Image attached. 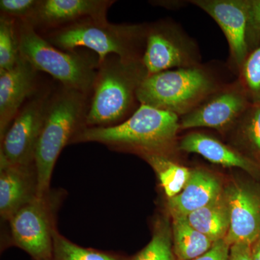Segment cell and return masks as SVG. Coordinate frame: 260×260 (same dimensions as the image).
I'll list each match as a JSON object with an SVG mask.
<instances>
[{
    "instance_id": "obj_1",
    "label": "cell",
    "mask_w": 260,
    "mask_h": 260,
    "mask_svg": "<svg viewBox=\"0 0 260 260\" xmlns=\"http://www.w3.org/2000/svg\"><path fill=\"white\" fill-rule=\"evenodd\" d=\"M90 99L75 89L54 86L34 157L39 198L50 192L51 176L63 148L86 126Z\"/></svg>"
},
{
    "instance_id": "obj_2",
    "label": "cell",
    "mask_w": 260,
    "mask_h": 260,
    "mask_svg": "<svg viewBox=\"0 0 260 260\" xmlns=\"http://www.w3.org/2000/svg\"><path fill=\"white\" fill-rule=\"evenodd\" d=\"M148 75L142 59H124L110 54L100 61L90 95L86 127H107L127 119L137 110L138 90Z\"/></svg>"
},
{
    "instance_id": "obj_3",
    "label": "cell",
    "mask_w": 260,
    "mask_h": 260,
    "mask_svg": "<svg viewBox=\"0 0 260 260\" xmlns=\"http://www.w3.org/2000/svg\"><path fill=\"white\" fill-rule=\"evenodd\" d=\"M179 116L140 104L125 121L107 127H86L75 136L73 143H97L113 150H129L140 154H168L178 131Z\"/></svg>"
},
{
    "instance_id": "obj_4",
    "label": "cell",
    "mask_w": 260,
    "mask_h": 260,
    "mask_svg": "<svg viewBox=\"0 0 260 260\" xmlns=\"http://www.w3.org/2000/svg\"><path fill=\"white\" fill-rule=\"evenodd\" d=\"M146 30L147 25L114 24L107 18H89L41 35L61 50L84 48L93 51L100 62L110 54L124 59H142Z\"/></svg>"
},
{
    "instance_id": "obj_5",
    "label": "cell",
    "mask_w": 260,
    "mask_h": 260,
    "mask_svg": "<svg viewBox=\"0 0 260 260\" xmlns=\"http://www.w3.org/2000/svg\"><path fill=\"white\" fill-rule=\"evenodd\" d=\"M17 21L20 56L39 72L50 75L66 88L91 95L99 59L88 51H68L47 42L30 24Z\"/></svg>"
},
{
    "instance_id": "obj_6",
    "label": "cell",
    "mask_w": 260,
    "mask_h": 260,
    "mask_svg": "<svg viewBox=\"0 0 260 260\" xmlns=\"http://www.w3.org/2000/svg\"><path fill=\"white\" fill-rule=\"evenodd\" d=\"M217 90L213 77L197 65L149 75L137 97L140 104L182 116Z\"/></svg>"
},
{
    "instance_id": "obj_7",
    "label": "cell",
    "mask_w": 260,
    "mask_h": 260,
    "mask_svg": "<svg viewBox=\"0 0 260 260\" xmlns=\"http://www.w3.org/2000/svg\"><path fill=\"white\" fill-rule=\"evenodd\" d=\"M60 194L48 193L22 207L8 220L10 242L34 260H51Z\"/></svg>"
},
{
    "instance_id": "obj_8",
    "label": "cell",
    "mask_w": 260,
    "mask_h": 260,
    "mask_svg": "<svg viewBox=\"0 0 260 260\" xmlns=\"http://www.w3.org/2000/svg\"><path fill=\"white\" fill-rule=\"evenodd\" d=\"M54 88L50 84L42 85L25 102L1 139L0 158L13 165H34L38 140Z\"/></svg>"
},
{
    "instance_id": "obj_9",
    "label": "cell",
    "mask_w": 260,
    "mask_h": 260,
    "mask_svg": "<svg viewBox=\"0 0 260 260\" xmlns=\"http://www.w3.org/2000/svg\"><path fill=\"white\" fill-rule=\"evenodd\" d=\"M142 62L148 75L198 65L194 45L164 22L147 25Z\"/></svg>"
},
{
    "instance_id": "obj_10",
    "label": "cell",
    "mask_w": 260,
    "mask_h": 260,
    "mask_svg": "<svg viewBox=\"0 0 260 260\" xmlns=\"http://www.w3.org/2000/svg\"><path fill=\"white\" fill-rule=\"evenodd\" d=\"M251 103L239 82L210 94L191 112L181 116L180 129L213 128L226 131L235 125Z\"/></svg>"
},
{
    "instance_id": "obj_11",
    "label": "cell",
    "mask_w": 260,
    "mask_h": 260,
    "mask_svg": "<svg viewBox=\"0 0 260 260\" xmlns=\"http://www.w3.org/2000/svg\"><path fill=\"white\" fill-rule=\"evenodd\" d=\"M258 181V180H257ZM239 181L224 189L230 214V227L225 241L252 245L260 237V183Z\"/></svg>"
},
{
    "instance_id": "obj_12",
    "label": "cell",
    "mask_w": 260,
    "mask_h": 260,
    "mask_svg": "<svg viewBox=\"0 0 260 260\" xmlns=\"http://www.w3.org/2000/svg\"><path fill=\"white\" fill-rule=\"evenodd\" d=\"M191 3L208 13L223 30L230 49L231 61L239 73L251 53L247 42L246 0H195Z\"/></svg>"
},
{
    "instance_id": "obj_13",
    "label": "cell",
    "mask_w": 260,
    "mask_h": 260,
    "mask_svg": "<svg viewBox=\"0 0 260 260\" xmlns=\"http://www.w3.org/2000/svg\"><path fill=\"white\" fill-rule=\"evenodd\" d=\"M114 3L112 0H39L34 14L25 22L42 34L83 19L107 18L108 10Z\"/></svg>"
},
{
    "instance_id": "obj_14",
    "label": "cell",
    "mask_w": 260,
    "mask_h": 260,
    "mask_svg": "<svg viewBox=\"0 0 260 260\" xmlns=\"http://www.w3.org/2000/svg\"><path fill=\"white\" fill-rule=\"evenodd\" d=\"M39 73L21 56L13 69L0 73V139L25 102L42 86Z\"/></svg>"
},
{
    "instance_id": "obj_15",
    "label": "cell",
    "mask_w": 260,
    "mask_h": 260,
    "mask_svg": "<svg viewBox=\"0 0 260 260\" xmlns=\"http://www.w3.org/2000/svg\"><path fill=\"white\" fill-rule=\"evenodd\" d=\"M38 197L35 166L10 164L0 158V215L8 220Z\"/></svg>"
},
{
    "instance_id": "obj_16",
    "label": "cell",
    "mask_w": 260,
    "mask_h": 260,
    "mask_svg": "<svg viewBox=\"0 0 260 260\" xmlns=\"http://www.w3.org/2000/svg\"><path fill=\"white\" fill-rule=\"evenodd\" d=\"M179 150L198 153L213 164L242 169L256 180H260V164L242 152L230 148L220 140L200 133H191L181 140Z\"/></svg>"
},
{
    "instance_id": "obj_17",
    "label": "cell",
    "mask_w": 260,
    "mask_h": 260,
    "mask_svg": "<svg viewBox=\"0 0 260 260\" xmlns=\"http://www.w3.org/2000/svg\"><path fill=\"white\" fill-rule=\"evenodd\" d=\"M223 189L218 178L211 173L191 169L190 177L183 190L168 200V210L172 217L187 216L216 199Z\"/></svg>"
},
{
    "instance_id": "obj_18",
    "label": "cell",
    "mask_w": 260,
    "mask_h": 260,
    "mask_svg": "<svg viewBox=\"0 0 260 260\" xmlns=\"http://www.w3.org/2000/svg\"><path fill=\"white\" fill-rule=\"evenodd\" d=\"M191 226L215 244L225 239L230 227V214L225 191L206 206L186 216Z\"/></svg>"
},
{
    "instance_id": "obj_19",
    "label": "cell",
    "mask_w": 260,
    "mask_h": 260,
    "mask_svg": "<svg viewBox=\"0 0 260 260\" xmlns=\"http://www.w3.org/2000/svg\"><path fill=\"white\" fill-rule=\"evenodd\" d=\"M173 249L176 260H192L203 255L214 243L194 229L186 217H172Z\"/></svg>"
},
{
    "instance_id": "obj_20",
    "label": "cell",
    "mask_w": 260,
    "mask_h": 260,
    "mask_svg": "<svg viewBox=\"0 0 260 260\" xmlns=\"http://www.w3.org/2000/svg\"><path fill=\"white\" fill-rule=\"evenodd\" d=\"M153 168L168 200L177 196L190 177L191 169L174 162L165 153H146L140 155Z\"/></svg>"
},
{
    "instance_id": "obj_21",
    "label": "cell",
    "mask_w": 260,
    "mask_h": 260,
    "mask_svg": "<svg viewBox=\"0 0 260 260\" xmlns=\"http://www.w3.org/2000/svg\"><path fill=\"white\" fill-rule=\"evenodd\" d=\"M236 124L244 155L260 164V104H251Z\"/></svg>"
},
{
    "instance_id": "obj_22",
    "label": "cell",
    "mask_w": 260,
    "mask_h": 260,
    "mask_svg": "<svg viewBox=\"0 0 260 260\" xmlns=\"http://www.w3.org/2000/svg\"><path fill=\"white\" fill-rule=\"evenodd\" d=\"M126 260H176L172 228L169 220L159 217L154 223L151 240L135 255Z\"/></svg>"
},
{
    "instance_id": "obj_23",
    "label": "cell",
    "mask_w": 260,
    "mask_h": 260,
    "mask_svg": "<svg viewBox=\"0 0 260 260\" xmlns=\"http://www.w3.org/2000/svg\"><path fill=\"white\" fill-rule=\"evenodd\" d=\"M51 260H126L116 253L85 248L72 242L56 229Z\"/></svg>"
},
{
    "instance_id": "obj_24",
    "label": "cell",
    "mask_w": 260,
    "mask_h": 260,
    "mask_svg": "<svg viewBox=\"0 0 260 260\" xmlns=\"http://www.w3.org/2000/svg\"><path fill=\"white\" fill-rule=\"evenodd\" d=\"M20 58L17 21L0 15V73L13 69Z\"/></svg>"
},
{
    "instance_id": "obj_25",
    "label": "cell",
    "mask_w": 260,
    "mask_h": 260,
    "mask_svg": "<svg viewBox=\"0 0 260 260\" xmlns=\"http://www.w3.org/2000/svg\"><path fill=\"white\" fill-rule=\"evenodd\" d=\"M239 74V83L251 104H260V47L249 54Z\"/></svg>"
},
{
    "instance_id": "obj_26",
    "label": "cell",
    "mask_w": 260,
    "mask_h": 260,
    "mask_svg": "<svg viewBox=\"0 0 260 260\" xmlns=\"http://www.w3.org/2000/svg\"><path fill=\"white\" fill-rule=\"evenodd\" d=\"M39 0H1V15L18 21H28L34 14Z\"/></svg>"
},
{
    "instance_id": "obj_27",
    "label": "cell",
    "mask_w": 260,
    "mask_h": 260,
    "mask_svg": "<svg viewBox=\"0 0 260 260\" xmlns=\"http://www.w3.org/2000/svg\"><path fill=\"white\" fill-rule=\"evenodd\" d=\"M246 3L247 42L251 52L260 47V0H246Z\"/></svg>"
},
{
    "instance_id": "obj_28",
    "label": "cell",
    "mask_w": 260,
    "mask_h": 260,
    "mask_svg": "<svg viewBox=\"0 0 260 260\" xmlns=\"http://www.w3.org/2000/svg\"><path fill=\"white\" fill-rule=\"evenodd\" d=\"M230 247L225 239H222L215 242L208 252L192 260H229Z\"/></svg>"
},
{
    "instance_id": "obj_29",
    "label": "cell",
    "mask_w": 260,
    "mask_h": 260,
    "mask_svg": "<svg viewBox=\"0 0 260 260\" xmlns=\"http://www.w3.org/2000/svg\"><path fill=\"white\" fill-rule=\"evenodd\" d=\"M229 260H254L252 245L246 242H237L230 247Z\"/></svg>"
},
{
    "instance_id": "obj_30",
    "label": "cell",
    "mask_w": 260,
    "mask_h": 260,
    "mask_svg": "<svg viewBox=\"0 0 260 260\" xmlns=\"http://www.w3.org/2000/svg\"><path fill=\"white\" fill-rule=\"evenodd\" d=\"M252 254L254 260H260V237L252 244Z\"/></svg>"
}]
</instances>
